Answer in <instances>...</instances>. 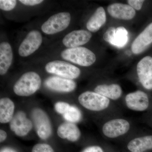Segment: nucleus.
Segmentation results:
<instances>
[{
    "label": "nucleus",
    "instance_id": "obj_1",
    "mask_svg": "<svg viewBox=\"0 0 152 152\" xmlns=\"http://www.w3.org/2000/svg\"><path fill=\"white\" fill-rule=\"evenodd\" d=\"M42 80L35 72L24 74L14 85V93L20 96H28L36 93L40 88Z\"/></svg>",
    "mask_w": 152,
    "mask_h": 152
},
{
    "label": "nucleus",
    "instance_id": "obj_2",
    "mask_svg": "<svg viewBox=\"0 0 152 152\" xmlns=\"http://www.w3.org/2000/svg\"><path fill=\"white\" fill-rule=\"evenodd\" d=\"M61 56L64 59L82 66H89L96 61L95 54L85 47L66 49L62 52Z\"/></svg>",
    "mask_w": 152,
    "mask_h": 152
},
{
    "label": "nucleus",
    "instance_id": "obj_3",
    "mask_svg": "<svg viewBox=\"0 0 152 152\" xmlns=\"http://www.w3.org/2000/svg\"><path fill=\"white\" fill-rule=\"evenodd\" d=\"M78 101L85 108L92 111L99 112L108 107L110 100L95 92L87 91L79 96Z\"/></svg>",
    "mask_w": 152,
    "mask_h": 152
},
{
    "label": "nucleus",
    "instance_id": "obj_4",
    "mask_svg": "<svg viewBox=\"0 0 152 152\" xmlns=\"http://www.w3.org/2000/svg\"><path fill=\"white\" fill-rule=\"evenodd\" d=\"M45 70L49 73L72 80L77 78L81 74L80 69L76 66L61 61H53L48 63Z\"/></svg>",
    "mask_w": 152,
    "mask_h": 152
},
{
    "label": "nucleus",
    "instance_id": "obj_5",
    "mask_svg": "<svg viewBox=\"0 0 152 152\" xmlns=\"http://www.w3.org/2000/svg\"><path fill=\"white\" fill-rule=\"evenodd\" d=\"M32 119L39 137L42 140L49 138L52 134V126L48 114L40 108L34 109L32 111Z\"/></svg>",
    "mask_w": 152,
    "mask_h": 152
},
{
    "label": "nucleus",
    "instance_id": "obj_6",
    "mask_svg": "<svg viewBox=\"0 0 152 152\" xmlns=\"http://www.w3.org/2000/svg\"><path fill=\"white\" fill-rule=\"evenodd\" d=\"M71 21L69 12H60L52 16L42 25V31L47 34H53L65 29Z\"/></svg>",
    "mask_w": 152,
    "mask_h": 152
},
{
    "label": "nucleus",
    "instance_id": "obj_7",
    "mask_svg": "<svg viewBox=\"0 0 152 152\" xmlns=\"http://www.w3.org/2000/svg\"><path fill=\"white\" fill-rule=\"evenodd\" d=\"M130 129V124L127 120L118 118L105 123L102 127L104 135L109 138H115L124 135Z\"/></svg>",
    "mask_w": 152,
    "mask_h": 152
},
{
    "label": "nucleus",
    "instance_id": "obj_8",
    "mask_svg": "<svg viewBox=\"0 0 152 152\" xmlns=\"http://www.w3.org/2000/svg\"><path fill=\"white\" fill-rule=\"evenodd\" d=\"M10 129L15 134L20 137L27 135L31 130L33 123L24 112L20 111L14 115L10 122Z\"/></svg>",
    "mask_w": 152,
    "mask_h": 152
},
{
    "label": "nucleus",
    "instance_id": "obj_9",
    "mask_svg": "<svg viewBox=\"0 0 152 152\" xmlns=\"http://www.w3.org/2000/svg\"><path fill=\"white\" fill-rule=\"evenodd\" d=\"M42 42L41 33L37 31H32L28 34L19 48V55L27 57L39 49Z\"/></svg>",
    "mask_w": 152,
    "mask_h": 152
},
{
    "label": "nucleus",
    "instance_id": "obj_10",
    "mask_svg": "<svg viewBox=\"0 0 152 152\" xmlns=\"http://www.w3.org/2000/svg\"><path fill=\"white\" fill-rule=\"evenodd\" d=\"M139 80L146 89L152 90V57L147 56L139 61L137 67Z\"/></svg>",
    "mask_w": 152,
    "mask_h": 152
},
{
    "label": "nucleus",
    "instance_id": "obj_11",
    "mask_svg": "<svg viewBox=\"0 0 152 152\" xmlns=\"http://www.w3.org/2000/svg\"><path fill=\"white\" fill-rule=\"evenodd\" d=\"M125 102L128 108L134 111H144L149 105L148 95L140 90L128 94L125 97Z\"/></svg>",
    "mask_w": 152,
    "mask_h": 152
},
{
    "label": "nucleus",
    "instance_id": "obj_12",
    "mask_svg": "<svg viewBox=\"0 0 152 152\" xmlns=\"http://www.w3.org/2000/svg\"><path fill=\"white\" fill-rule=\"evenodd\" d=\"M45 87L52 91L59 92L69 93L75 89L77 84L72 80L58 76L50 77L45 81Z\"/></svg>",
    "mask_w": 152,
    "mask_h": 152
},
{
    "label": "nucleus",
    "instance_id": "obj_13",
    "mask_svg": "<svg viewBox=\"0 0 152 152\" xmlns=\"http://www.w3.org/2000/svg\"><path fill=\"white\" fill-rule=\"evenodd\" d=\"M92 37L91 33L84 30H76L64 37L63 44L69 48H77L88 43Z\"/></svg>",
    "mask_w": 152,
    "mask_h": 152
},
{
    "label": "nucleus",
    "instance_id": "obj_14",
    "mask_svg": "<svg viewBox=\"0 0 152 152\" xmlns=\"http://www.w3.org/2000/svg\"><path fill=\"white\" fill-rule=\"evenodd\" d=\"M152 44V23L148 25L133 42L132 50L133 53H142Z\"/></svg>",
    "mask_w": 152,
    "mask_h": 152
},
{
    "label": "nucleus",
    "instance_id": "obj_15",
    "mask_svg": "<svg viewBox=\"0 0 152 152\" xmlns=\"http://www.w3.org/2000/svg\"><path fill=\"white\" fill-rule=\"evenodd\" d=\"M107 11L110 15L114 18L125 20H132L136 15L135 10L131 6L121 3L110 5Z\"/></svg>",
    "mask_w": 152,
    "mask_h": 152
},
{
    "label": "nucleus",
    "instance_id": "obj_16",
    "mask_svg": "<svg viewBox=\"0 0 152 152\" xmlns=\"http://www.w3.org/2000/svg\"><path fill=\"white\" fill-rule=\"evenodd\" d=\"M57 135L61 138L67 139L71 142L77 141L81 135L80 130L75 123H63L57 129Z\"/></svg>",
    "mask_w": 152,
    "mask_h": 152
},
{
    "label": "nucleus",
    "instance_id": "obj_17",
    "mask_svg": "<svg viewBox=\"0 0 152 152\" xmlns=\"http://www.w3.org/2000/svg\"><path fill=\"white\" fill-rule=\"evenodd\" d=\"M13 53L10 44L7 42L0 45V75L6 74L12 64Z\"/></svg>",
    "mask_w": 152,
    "mask_h": 152
},
{
    "label": "nucleus",
    "instance_id": "obj_18",
    "mask_svg": "<svg viewBox=\"0 0 152 152\" xmlns=\"http://www.w3.org/2000/svg\"><path fill=\"white\" fill-rule=\"evenodd\" d=\"M94 92L113 100L118 99L122 94V90L117 84L100 85L94 89Z\"/></svg>",
    "mask_w": 152,
    "mask_h": 152
},
{
    "label": "nucleus",
    "instance_id": "obj_19",
    "mask_svg": "<svg viewBox=\"0 0 152 152\" xmlns=\"http://www.w3.org/2000/svg\"><path fill=\"white\" fill-rule=\"evenodd\" d=\"M106 14L104 9L99 7L87 22V28L90 32L95 33L102 27L106 22Z\"/></svg>",
    "mask_w": 152,
    "mask_h": 152
},
{
    "label": "nucleus",
    "instance_id": "obj_20",
    "mask_svg": "<svg viewBox=\"0 0 152 152\" xmlns=\"http://www.w3.org/2000/svg\"><path fill=\"white\" fill-rule=\"evenodd\" d=\"M15 104L7 97L0 100V122L4 124L10 122L14 116Z\"/></svg>",
    "mask_w": 152,
    "mask_h": 152
},
{
    "label": "nucleus",
    "instance_id": "obj_21",
    "mask_svg": "<svg viewBox=\"0 0 152 152\" xmlns=\"http://www.w3.org/2000/svg\"><path fill=\"white\" fill-rule=\"evenodd\" d=\"M127 148L131 152H144L152 149V135L133 139L128 144Z\"/></svg>",
    "mask_w": 152,
    "mask_h": 152
},
{
    "label": "nucleus",
    "instance_id": "obj_22",
    "mask_svg": "<svg viewBox=\"0 0 152 152\" xmlns=\"http://www.w3.org/2000/svg\"><path fill=\"white\" fill-rule=\"evenodd\" d=\"M128 31L124 27L116 28V33L111 45L117 48H121L126 45L128 41Z\"/></svg>",
    "mask_w": 152,
    "mask_h": 152
},
{
    "label": "nucleus",
    "instance_id": "obj_23",
    "mask_svg": "<svg viewBox=\"0 0 152 152\" xmlns=\"http://www.w3.org/2000/svg\"><path fill=\"white\" fill-rule=\"evenodd\" d=\"M64 118L69 122L75 123L81 120V112L77 107L71 105L69 108L63 115Z\"/></svg>",
    "mask_w": 152,
    "mask_h": 152
},
{
    "label": "nucleus",
    "instance_id": "obj_24",
    "mask_svg": "<svg viewBox=\"0 0 152 152\" xmlns=\"http://www.w3.org/2000/svg\"><path fill=\"white\" fill-rule=\"evenodd\" d=\"M31 152H55V151L48 144L38 143L33 147Z\"/></svg>",
    "mask_w": 152,
    "mask_h": 152
},
{
    "label": "nucleus",
    "instance_id": "obj_25",
    "mask_svg": "<svg viewBox=\"0 0 152 152\" xmlns=\"http://www.w3.org/2000/svg\"><path fill=\"white\" fill-rule=\"evenodd\" d=\"M17 1L15 0H1L0 9L4 11L12 10L16 5Z\"/></svg>",
    "mask_w": 152,
    "mask_h": 152
},
{
    "label": "nucleus",
    "instance_id": "obj_26",
    "mask_svg": "<svg viewBox=\"0 0 152 152\" xmlns=\"http://www.w3.org/2000/svg\"><path fill=\"white\" fill-rule=\"evenodd\" d=\"M71 105L68 103L64 102H59L55 105V110L58 113L63 115L66 113L69 108Z\"/></svg>",
    "mask_w": 152,
    "mask_h": 152
},
{
    "label": "nucleus",
    "instance_id": "obj_27",
    "mask_svg": "<svg viewBox=\"0 0 152 152\" xmlns=\"http://www.w3.org/2000/svg\"><path fill=\"white\" fill-rule=\"evenodd\" d=\"M116 28L114 27H110L107 29L103 35L104 40L111 44L114 39Z\"/></svg>",
    "mask_w": 152,
    "mask_h": 152
},
{
    "label": "nucleus",
    "instance_id": "obj_28",
    "mask_svg": "<svg viewBox=\"0 0 152 152\" xmlns=\"http://www.w3.org/2000/svg\"><path fill=\"white\" fill-rule=\"evenodd\" d=\"M145 1L143 0H129L127 2L134 10L139 11L142 9Z\"/></svg>",
    "mask_w": 152,
    "mask_h": 152
},
{
    "label": "nucleus",
    "instance_id": "obj_29",
    "mask_svg": "<svg viewBox=\"0 0 152 152\" xmlns=\"http://www.w3.org/2000/svg\"><path fill=\"white\" fill-rule=\"evenodd\" d=\"M81 152H104L103 150L99 146L93 145L87 147Z\"/></svg>",
    "mask_w": 152,
    "mask_h": 152
},
{
    "label": "nucleus",
    "instance_id": "obj_30",
    "mask_svg": "<svg viewBox=\"0 0 152 152\" xmlns=\"http://www.w3.org/2000/svg\"><path fill=\"white\" fill-rule=\"evenodd\" d=\"M19 1L25 5L31 6L39 4L43 2L42 0H20Z\"/></svg>",
    "mask_w": 152,
    "mask_h": 152
},
{
    "label": "nucleus",
    "instance_id": "obj_31",
    "mask_svg": "<svg viewBox=\"0 0 152 152\" xmlns=\"http://www.w3.org/2000/svg\"><path fill=\"white\" fill-rule=\"evenodd\" d=\"M7 134L5 131L3 129L0 130V142L1 143L4 141L7 138Z\"/></svg>",
    "mask_w": 152,
    "mask_h": 152
},
{
    "label": "nucleus",
    "instance_id": "obj_32",
    "mask_svg": "<svg viewBox=\"0 0 152 152\" xmlns=\"http://www.w3.org/2000/svg\"><path fill=\"white\" fill-rule=\"evenodd\" d=\"M0 152H18L16 150L10 147H5L1 150Z\"/></svg>",
    "mask_w": 152,
    "mask_h": 152
}]
</instances>
